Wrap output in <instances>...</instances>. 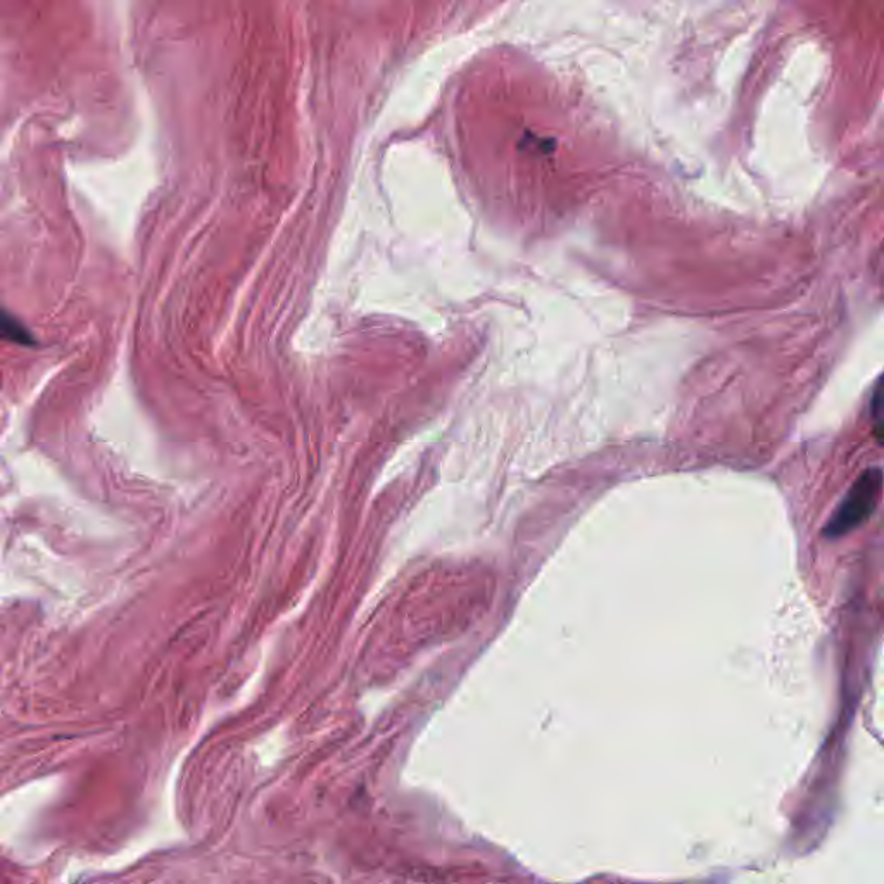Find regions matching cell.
Returning <instances> with one entry per match:
<instances>
[{
    "mask_svg": "<svg viewBox=\"0 0 884 884\" xmlns=\"http://www.w3.org/2000/svg\"><path fill=\"white\" fill-rule=\"evenodd\" d=\"M883 489V472L881 468H867L859 479L853 482L848 489L840 506L834 510L833 517L829 518L824 534L829 539L847 536L857 527L867 522L876 512Z\"/></svg>",
    "mask_w": 884,
    "mask_h": 884,
    "instance_id": "cell-1",
    "label": "cell"
},
{
    "mask_svg": "<svg viewBox=\"0 0 884 884\" xmlns=\"http://www.w3.org/2000/svg\"><path fill=\"white\" fill-rule=\"evenodd\" d=\"M872 408H874V413H876V427H878V439L881 437V408H883V396H881V382H876V392H874V399H872Z\"/></svg>",
    "mask_w": 884,
    "mask_h": 884,
    "instance_id": "cell-3",
    "label": "cell"
},
{
    "mask_svg": "<svg viewBox=\"0 0 884 884\" xmlns=\"http://www.w3.org/2000/svg\"><path fill=\"white\" fill-rule=\"evenodd\" d=\"M0 339L14 342L19 346H33L35 337L30 334L23 323L16 320L13 315L0 310Z\"/></svg>",
    "mask_w": 884,
    "mask_h": 884,
    "instance_id": "cell-2",
    "label": "cell"
}]
</instances>
